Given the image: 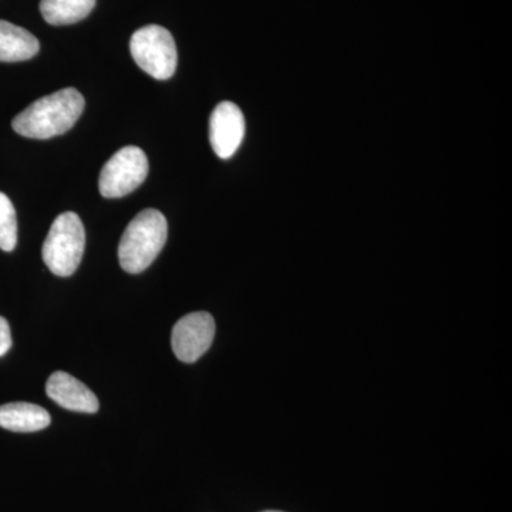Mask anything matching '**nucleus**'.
Here are the masks:
<instances>
[{"mask_svg":"<svg viewBox=\"0 0 512 512\" xmlns=\"http://www.w3.org/2000/svg\"><path fill=\"white\" fill-rule=\"evenodd\" d=\"M18 244V220L8 195L0 192V249L10 252Z\"/></svg>","mask_w":512,"mask_h":512,"instance_id":"12","label":"nucleus"},{"mask_svg":"<svg viewBox=\"0 0 512 512\" xmlns=\"http://www.w3.org/2000/svg\"><path fill=\"white\" fill-rule=\"evenodd\" d=\"M86 231L76 212H63L56 218L43 244V261L57 276L73 275L82 262Z\"/></svg>","mask_w":512,"mask_h":512,"instance_id":"3","label":"nucleus"},{"mask_svg":"<svg viewBox=\"0 0 512 512\" xmlns=\"http://www.w3.org/2000/svg\"><path fill=\"white\" fill-rule=\"evenodd\" d=\"M84 97L73 87L59 90L32 104L12 121L13 130L20 136L47 140L67 133L80 119Z\"/></svg>","mask_w":512,"mask_h":512,"instance_id":"1","label":"nucleus"},{"mask_svg":"<svg viewBox=\"0 0 512 512\" xmlns=\"http://www.w3.org/2000/svg\"><path fill=\"white\" fill-rule=\"evenodd\" d=\"M245 136V117L241 109L231 101H222L212 111L210 119V143L212 150L222 160L237 153Z\"/></svg>","mask_w":512,"mask_h":512,"instance_id":"7","label":"nucleus"},{"mask_svg":"<svg viewBox=\"0 0 512 512\" xmlns=\"http://www.w3.org/2000/svg\"><path fill=\"white\" fill-rule=\"evenodd\" d=\"M130 52L137 66L154 79L168 80L177 70V46L173 35L163 26L138 29L131 36Z\"/></svg>","mask_w":512,"mask_h":512,"instance_id":"4","label":"nucleus"},{"mask_svg":"<svg viewBox=\"0 0 512 512\" xmlns=\"http://www.w3.org/2000/svg\"><path fill=\"white\" fill-rule=\"evenodd\" d=\"M46 393L53 402L72 412H99L100 403L96 394L69 373H53L47 380Z\"/></svg>","mask_w":512,"mask_h":512,"instance_id":"8","label":"nucleus"},{"mask_svg":"<svg viewBox=\"0 0 512 512\" xmlns=\"http://www.w3.org/2000/svg\"><path fill=\"white\" fill-rule=\"evenodd\" d=\"M265 512H279V511H265Z\"/></svg>","mask_w":512,"mask_h":512,"instance_id":"14","label":"nucleus"},{"mask_svg":"<svg viewBox=\"0 0 512 512\" xmlns=\"http://www.w3.org/2000/svg\"><path fill=\"white\" fill-rule=\"evenodd\" d=\"M168 237L167 220L160 211L148 208L127 225L119 245L121 268L140 274L156 261Z\"/></svg>","mask_w":512,"mask_h":512,"instance_id":"2","label":"nucleus"},{"mask_svg":"<svg viewBox=\"0 0 512 512\" xmlns=\"http://www.w3.org/2000/svg\"><path fill=\"white\" fill-rule=\"evenodd\" d=\"M52 419L43 407L32 403H9L0 406V427L16 433H33L50 426Z\"/></svg>","mask_w":512,"mask_h":512,"instance_id":"9","label":"nucleus"},{"mask_svg":"<svg viewBox=\"0 0 512 512\" xmlns=\"http://www.w3.org/2000/svg\"><path fill=\"white\" fill-rule=\"evenodd\" d=\"M39 49V40L29 30L0 20V62H25L35 57Z\"/></svg>","mask_w":512,"mask_h":512,"instance_id":"10","label":"nucleus"},{"mask_svg":"<svg viewBox=\"0 0 512 512\" xmlns=\"http://www.w3.org/2000/svg\"><path fill=\"white\" fill-rule=\"evenodd\" d=\"M215 336L214 318L208 312H194L175 323L171 333L174 355L184 363H194L211 348Z\"/></svg>","mask_w":512,"mask_h":512,"instance_id":"6","label":"nucleus"},{"mask_svg":"<svg viewBox=\"0 0 512 512\" xmlns=\"http://www.w3.org/2000/svg\"><path fill=\"white\" fill-rule=\"evenodd\" d=\"M148 158L141 148L127 146L117 151L101 170L99 190L104 198H121L146 181Z\"/></svg>","mask_w":512,"mask_h":512,"instance_id":"5","label":"nucleus"},{"mask_svg":"<svg viewBox=\"0 0 512 512\" xmlns=\"http://www.w3.org/2000/svg\"><path fill=\"white\" fill-rule=\"evenodd\" d=\"M12 348V333L8 320L0 316V356H5Z\"/></svg>","mask_w":512,"mask_h":512,"instance_id":"13","label":"nucleus"},{"mask_svg":"<svg viewBox=\"0 0 512 512\" xmlns=\"http://www.w3.org/2000/svg\"><path fill=\"white\" fill-rule=\"evenodd\" d=\"M96 0H40V12L49 25H73L86 19Z\"/></svg>","mask_w":512,"mask_h":512,"instance_id":"11","label":"nucleus"}]
</instances>
